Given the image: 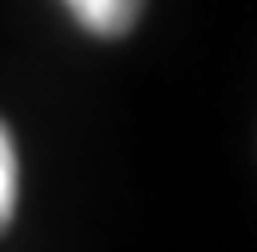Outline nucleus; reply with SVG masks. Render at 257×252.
I'll return each instance as SVG.
<instances>
[{
    "label": "nucleus",
    "instance_id": "obj_1",
    "mask_svg": "<svg viewBox=\"0 0 257 252\" xmlns=\"http://www.w3.org/2000/svg\"><path fill=\"white\" fill-rule=\"evenodd\" d=\"M90 36H122L136 27L145 0H63Z\"/></svg>",
    "mask_w": 257,
    "mask_h": 252
},
{
    "label": "nucleus",
    "instance_id": "obj_2",
    "mask_svg": "<svg viewBox=\"0 0 257 252\" xmlns=\"http://www.w3.org/2000/svg\"><path fill=\"white\" fill-rule=\"evenodd\" d=\"M18 212V153H14V135L0 122V234L9 230Z\"/></svg>",
    "mask_w": 257,
    "mask_h": 252
}]
</instances>
